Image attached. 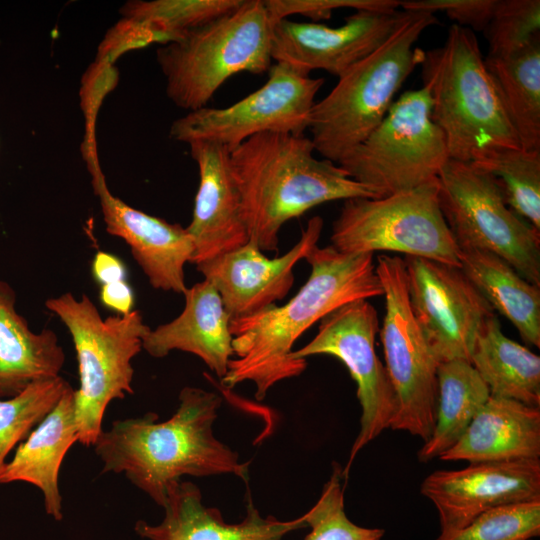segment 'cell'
Returning a JSON list of instances; mask_svg holds the SVG:
<instances>
[{"label": "cell", "mask_w": 540, "mask_h": 540, "mask_svg": "<svg viewBox=\"0 0 540 540\" xmlns=\"http://www.w3.org/2000/svg\"><path fill=\"white\" fill-rule=\"evenodd\" d=\"M305 260L310 275L286 304L230 321L235 357L220 380L224 388L250 381L256 399L263 400L275 384L306 369L307 361L291 354L307 329L345 304L383 295L373 254H347L331 245H316Z\"/></svg>", "instance_id": "obj_1"}, {"label": "cell", "mask_w": 540, "mask_h": 540, "mask_svg": "<svg viewBox=\"0 0 540 540\" xmlns=\"http://www.w3.org/2000/svg\"><path fill=\"white\" fill-rule=\"evenodd\" d=\"M223 398L216 392L186 386L175 413L160 422L157 413L116 420L94 444L102 473H123L162 506L168 487L182 476L232 474L248 480L249 463L218 440L213 425Z\"/></svg>", "instance_id": "obj_2"}, {"label": "cell", "mask_w": 540, "mask_h": 540, "mask_svg": "<svg viewBox=\"0 0 540 540\" xmlns=\"http://www.w3.org/2000/svg\"><path fill=\"white\" fill-rule=\"evenodd\" d=\"M314 152L304 134L279 132L254 135L230 151L249 240L263 252L277 251L282 226L318 205L379 198L338 164L318 159Z\"/></svg>", "instance_id": "obj_3"}, {"label": "cell", "mask_w": 540, "mask_h": 540, "mask_svg": "<svg viewBox=\"0 0 540 540\" xmlns=\"http://www.w3.org/2000/svg\"><path fill=\"white\" fill-rule=\"evenodd\" d=\"M419 65L449 159L473 163L491 151L521 147L472 30L451 25L444 45L423 51Z\"/></svg>", "instance_id": "obj_4"}, {"label": "cell", "mask_w": 540, "mask_h": 540, "mask_svg": "<svg viewBox=\"0 0 540 540\" xmlns=\"http://www.w3.org/2000/svg\"><path fill=\"white\" fill-rule=\"evenodd\" d=\"M435 23L434 14L410 12L381 46L338 77L335 87L311 110L308 129L315 152L338 163L380 124L420 64L423 50L415 43Z\"/></svg>", "instance_id": "obj_5"}, {"label": "cell", "mask_w": 540, "mask_h": 540, "mask_svg": "<svg viewBox=\"0 0 540 540\" xmlns=\"http://www.w3.org/2000/svg\"><path fill=\"white\" fill-rule=\"evenodd\" d=\"M275 23L264 0H243L233 12L163 44L156 56L168 98L195 111L235 74L268 71Z\"/></svg>", "instance_id": "obj_6"}, {"label": "cell", "mask_w": 540, "mask_h": 540, "mask_svg": "<svg viewBox=\"0 0 540 540\" xmlns=\"http://www.w3.org/2000/svg\"><path fill=\"white\" fill-rule=\"evenodd\" d=\"M45 306L72 337L80 381L74 390L78 442L94 446L110 402L134 392L132 360L143 349L150 327L139 310L102 318L86 294L76 298L67 292L47 299Z\"/></svg>", "instance_id": "obj_7"}, {"label": "cell", "mask_w": 540, "mask_h": 540, "mask_svg": "<svg viewBox=\"0 0 540 540\" xmlns=\"http://www.w3.org/2000/svg\"><path fill=\"white\" fill-rule=\"evenodd\" d=\"M330 241L347 254L394 252L460 267L459 246L439 206L437 178L384 197L345 200Z\"/></svg>", "instance_id": "obj_8"}, {"label": "cell", "mask_w": 540, "mask_h": 540, "mask_svg": "<svg viewBox=\"0 0 540 540\" xmlns=\"http://www.w3.org/2000/svg\"><path fill=\"white\" fill-rule=\"evenodd\" d=\"M431 108L425 85L405 91L380 124L336 164L379 197L436 179L449 155Z\"/></svg>", "instance_id": "obj_9"}, {"label": "cell", "mask_w": 540, "mask_h": 540, "mask_svg": "<svg viewBox=\"0 0 540 540\" xmlns=\"http://www.w3.org/2000/svg\"><path fill=\"white\" fill-rule=\"evenodd\" d=\"M437 184L440 209L458 246L489 251L540 287V231L507 205L493 177L449 159Z\"/></svg>", "instance_id": "obj_10"}, {"label": "cell", "mask_w": 540, "mask_h": 540, "mask_svg": "<svg viewBox=\"0 0 540 540\" xmlns=\"http://www.w3.org/2000/svg\"><path fill=\"white\" fill-rule=\"evenodd\" d=\"M376 271L385 297L379 331L385 367L397 400L393 430L405 431L426 442L437 410V366L411 310L404 259L379 254Z\"/></svg>", "instance_id": "obj_11"}, {"label": "cell", "mask_w": 540, "mask_h": 540, "mask_svg": "<svg viewBox=\"0 0 540 540\" xmlns=\"http://www.w3.org/2000/svg\"><path fill=\"white\" fill-rule=\"evenodd\" d=\"M324 79L287 63L276 62L265 84L236 103L221 108L203 107L175 120L172 139L186 144L208 141L230 151L250 137L279 132L302 135L308 129L315 97Z\"/></svg>", "instance_id": "obj_12"}, {"label": "cell", "mask_w": 540, "mask_h": 540, "mask_svg": "<svg viewBox=\"0 0 540 540\" xmlns=\"http://www.w3.org/2000/svg\"><path fill=\"white\" fill-rule=\"evenodd\" d=\"M378 331L374 306L366 299L356 300L324 316L315 337L291 354L295 360L322 354L335 357L346 366L357 385L360 429L343 468L345 478L356 455L390 427L397 411L396 395L386 367L375 351Z\"/></svg>", "instance_id": "obj_13"}, {"label": "cell", "mask_w": 540, "mask_h": 540, "mask_svg": "<svg viewBox=\"0 0 540 540\" xmlns=\"http://www.w3.org/2000/svg\"><path fill=\"white\" fill-rule=\"evenodd\" d=\"M404 262L411 310L436 361L469 362L477 330L495 311L460 267L417 256Z\"/></svg>", "instance_id": "obj_14"}, {"label": "cell", "mask_w": 540, "mask_h": 540, "mask_svg": "<svg viewBox=\"0 0 540 540\" xmlns=\"http://www.w3.org/2000/svg\"><path fill=\"white\" fill-rule=\"evenodd\" d=\"M420 490L437 510L440 533L456 531L491 508L540 501V459L474 462L460 470H436Z\"/></svg>", "instance_id": "obj_15"}, {"label": "cell", "mask_w": 540, "mask_h": 540, "mask_svg": "<svg viewBox=\"0 0 540 540\" xmlns=\"http://www.w3.org/2000/svg\"><path fill=\"white\" fill-rule=\"evenodd\" d=\"M409 13L359 10L338 27L281 19L273 27L271 56L308 74L324 70L339 77L381 46Z\"/></svg>", "instance_id": "obj_16"}, {"label": "cell", "mask_w": 540, "mask_h": 540, "mask_svg": "<svg viewBox=\"0 0 540 540\" xmlns=\"http://www.w3.org/2000/svg\"><path fill=\"white\" fill-rule=\"evenodd\" d=\"M322 229V218L314 216L299 241L279 257L268 258L249 240L196 264V269L215 287L231 320L247 317L286 297L295 280L294 266L318 244Z\"/></svg>", "instance_id": "obj_17"}, {"label": "cell", "mask_w": 540, "mask_h": 540, "mask_svg": "<svg viewBox=\"0 0 540 540\" xmlns=\"http://www.w3.org/2000/svg\"><path fill=\"white\" fill-rule=\"evenodd\" d=\"M96 156L95 151L86 152L106 231L126 242L153 288L184 295L188 289L184 268L194 253L186 228L135 209L114 196Z\"/></svg>", "instance_id": "obj_18"}, {"label": "cell", "mask_w": 540, "mask_h": 540, "mask_svg": "<svg viewBox=\"0 0 540 540\" xmlns=\"http://www.w3.org/2000/svg\"><path fill=\"white\" fill-rule=\"evenodd\" d=\"M188 145L199 173L193 215L186 227L194 244L191 263L196 265L245 245L249 234L230 150L208 141Z\"/></svg>", "instance_id": "obj_19"}, {"label": "cell", "mask_w": 540, "mask_h": 540, "mask_svg": "<svg viewBox=\"0 0 540 540\" xmlns=\"http://www.w3.org/2000/svg\"><path fill=\"white\" fill-rule=\"evenodd\" d=\"M161 507L164 509L161 523L136 522L134 530L140 537L148 540H283L287 534L307 527L304 515L292 520L263 517L250 497L243 520L227 523L219 509L202 503L200 489L190 481L172 483Z\"/></svg>", "instance_id": "obj_20"}, {"label": "cell", "mask_w": 540, "mask_h": 540, "mask_svg": "<svg viewBox=\"0 0 540 540\" xmlns=\"http://www.w3.org/2000/svg\"><path fill=\"white\" fill-rule=\"evenodd\" d=\"M182 312L172 321L149 329L143 349L154 358L179 350L199 357L221 380L234 356L230 317L215 287L203 280L184 294Z\"/></svg>", "instance_id": "obj_21"}, {"label": "cell", "mask_w": 540, "mask_h": 540, "mask_svg": "<svg viewBox=\"0 0 540 540\" xmlns=\"http://www.w3.org/2000/svg\"><path fill=\"white\" fill-rule=\"evenodd\" d=\"M79 441L71 385L46 417L21 442L7 461L0 484L25 482L37 487L46 513L56 521L63 519L59 473L64 457Z\"/></svg>", "instance_id": "obj_22"}, {"label": "cell", "mask_w": 540, "mask_h": 540, "mask_svg": "<svg viewBox=\"0 0 540 540\" xmlns=\"http://www.w3.org/2000/svg\"><path fill=\"white\" fill-rule=\"evenodd\" d=\"M469 463L540 458V407L490 396L459 441L439 457Z\"/></svg>", "instance_id": "obj_23"}, {"label": "cell", "mask_w": 540, "mask_h": 540, "mask_svg": "<svg viewBox=\"0 0 540 540\" xmlns=\"http://www.w3.org/2000/svg\"><path fill=\"white\" fill-rule=\"evenodd\" d=\"M65 354L54 331L34 332L16 310L12 287L0 278V398L35 381L60 376Z\"/></svg>", "instance_id": "obj_24"}, {"label": "cell", "mask_w": 540, "mask_h": 540, "mask_svg": "<svg viewBox=\"0 0 540 540\" xmlns=\"http://www.w3.org/2000/svg\"><path fill=\"white\" fill-rule=\"evenodd\" d=\"M460 268L490 304L518 330L523 341L540 347V287L522 277L501 257L459 247Z\"/></svg>", "instance_id": "obj_25"}, {"label": "cell", "mask_w": 540, "mask_h": 540, "mask_svg": "<svg viewBox=\"0 0 540 540\" xmlns=\"http://www.w3.org/2000/svg\"><path fill=\"white\" fill-rule=\"evenodd\" d=\"M469 362L490 396L540 407V357L506 337L495 313L477 330Z\"/></svg>", "instance_id": "obj_26"}, {"label": "cell", "mask_w": 540, "mask_h": 540, "mask_svg": "<svg viewBox=\"0 0 540 540\" xmlns=\"http://www.w3.org/2000/svg\"><path fill=\"white\" fill-rule=\"evenodd\" d=\"M489 397L487 385L470 362L456 359L439 363L436 421L418 460L427 463L453 447Z\"/></svg>", "instance_id": "obj_27"}, {"label": "cell", "mask_w": 540, "mask_h": 540, "mask_svg": "<svg viewBox=\"0 0 540 540\" xmlns=\"http://www.w3.org/2000/svg\"><path fill=\"white\" fill-rule=\"evenodd\" d=\"M521 148L540 149V40L509 58H485Z\"/></svg>", "instance_id": "obj_28"}, {"label": "cell", "mask_w": 540, "mask_h": 540, "mask_svg": "<svg viewBox=\"0 0 540 540\" xmlns=\"http://www.w3.org/2000/svg\"><path fill=\"white\" fill-rule=\"evenodd\" d=\"M471 164L491 175L507 205L540 231V149L500 148Z\"/></svg>", "instance_id": "obj_29"}, {"label": "cell", "mask_w": 540, "mask_h": 540, "mask_svg": "<svg viewBox=\"0 0 540 540\" xmlns=\"http://www.w3.org/2000/svg\"><path fill=\"white\" fill-rule=\"evenodd\" d=\"M243 0H152L129 1L120 13L124 19L154 31L162 44L176 40L237 9Z\"/></svg>", "instance_id": "obj_30"}, {"label": "cell", "mask_w": 540, "mask_h": 540, "mask_svg": "<svg viewBox=\"0 0 540 540\" xmlns=\"http://www.w3.org/2000/svg\"><path fill=\"white\" fill-rule=\"evenodd\" d=\"M69 386L57 376L35 381L14 397L0 398V475L10 452L46 417Z\"/></svg>", "instance_id": "obj_31"}, {"label": "cell", "mask_w": 540, "mask_h": 540, "mask_svg": "<svg viewBox=\"0 0 540 540\" xmlns=\"http://www.w3.org/2000/svg\"><path fill=\"white\" fill-rule=\"evenodd\" d=\"M315 505L304 514L310 532L304 540H381L385 531L356 525L346 515L344 489L347 478L336 462Z\"/></svg>", "instance_id": "obj_32"}, {"label": "cell", "mask_w": 540, "mask_h": 540, "mask_svg": "<svg viewBox=\"0 0 540 540\" xmlns=\"http://www.w3.org/2000/svg\"><path fill=\"white\" fill-rule=\"evenodd\" d=\"M489 58H509L540 40L539 0H497L483 31Z\"/></svg>", "instance_id": "obj_33"}, {"label": "cell", "mask_w": 540, "mask_h": 540, "mask_svg": "<svg viewBox=\"0 0 540 540\" xmlns=\"http://www.w3.org/2000/svg\"><path fill=\"white\" fill-rule=\"evenodd\" d=\"M540 535V501L491 508L436 540H532Z\"/></svg>", "instance_id": "obj_34"}, {"label": "cell", "mask_w": 540, "mask_h": 540, "mask_svg": "<svg viewBox=\"0 0 540 540\" xmlns=\"http://www.w3.org/2000/svg\"><path fill=\"white\" fill-rule=\"evenodd\" d=\"M271 18L277 22L299 14L312 20L328 19L333 10L350 8L355 11H394L400 7L397 0H264Z\"/></svg>", "instance_id": "obj_35"}, {"label": "cell", "mask_w": 540, "mask_h": 540, "mask_svg": "<svg viewBox=\"0 0 540 540\" xmlns=\"http://www.w3.org/2000/svg\"><path fill=\"white\" fill-rule=\"evenodd\" d=\"M497 0H407L400 1L404 11L442 12L456 25L472 31H484L492 17Z\"/></svg>", "instance_id": "obj_36"}, {"label": "cell", "mask_w": 540, "mask_h": 540, "mask_svg": "<svg viewBox=\"0 0 540 540\" xmlns=\"http://www.w3.org/2000/svg\"><path fill=\"white\" fill-rule=\"evenodd\" d=\"M92 274L99 284L105 285L126 281L127 269L123 261L117 256L99 251L92 261Z\"/></svg>", "instance_id": "obj_37"}, {"label": "cell", "mask_w": 540, "mask_h": 540, "mask_svg": "<svg viewBox=\"0 0 540 540\" xmlns=\"http://www.w3.org/2000/svg\"><path fill=\"white\" fill-rule=\"evenodd\" d=\"M100 300L104 306L121 315L134 310V292L127 281L101 285Z\"/></svg>", "instance_id": "obj_38"}]
</instances>
